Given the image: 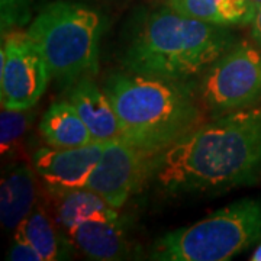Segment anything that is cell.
Listing matches in <instances>:
<instances>
[{"instance_id": "cell-1", "label": "cell", "mask_w": 261, "mask_h": 261, "mask_svg": "<svg viewBox=\"0 0 261 261\" xmlns=\"http://www.w3.org/2000/svg\"><path fill=\"white\" fill-rule=\"evenodd\" d=\"M261 171V108L205 122L168 147L154 174L171 193L216 192L251 185Z\"/></svg>"}, {"instance_id": "cell-2", "label": "cell", "mask_w": 261, "mask_h": 261, "mask_svg": "<svg viewBox=\"0 0 261 261\" xmlns=\"http://www.w3.org/2000/svg\"><path fill=\"white\" fill-rule=\"evenodd\" d=\"M122 126V140L152 155L205 123V108L196 86L141 73H115L106 79Z\"/></svg>"}, {"instance_id": "cell-3", "label": "cell", "mask_w": 261, "mask_h": 261, "mask_svg": "<svg viewBox=\"0 0 261 261\" xmlns=\"http://www.w3.org/2000/svg\"><path fill=\"white\" fill-rule=\"evenodd\" d=\"M235 44L229 28L189 18L167 6L151 13L135 32L122 63L129 73L187 82L203 74Z\"/></svg>"}, {"instance_id": "cell-4", "label": "cell", "mask_w": 261, "mask_h": 261, "mask_svg": "<svg viewBox=\"0 0 261 261\" xmlns=\"http://www.w3.org/2000/svg\"><path fill=\"white\" fill-rule=\"evenodd\" d=\"M100 28L102 19L96 10L58 0L41 9L27 32L45 60L51 77L73 86L97 74Z\"/></svg>"}, {"instance_id": "cell-5", "label": "cell", "mask_w": 261, "mask_h": 261, "mask_svg": "<svg viewBox=\"0 0 261 261\" xmlns=\"http://www.w3.org/2000/svg\"><path fill=\"white\" fill-rule=\"evenodd\" d=\"M261 241V202L244 199L159 238L152 260L226 261Z\"/></svg>"}, {"instance_id": "cell-6", "label": "cell", "mask_w": 261, "mask_h": 261, "mask_svg": "<svg viewBox=\"0 0 261 261\" xmlns=\"http://www.w3.org/2000/svg\"><path fill=\"white\" fill-rule=\"evenodd\" d=\"M196 90L214 118L260 103L261 48L237 42L200 75Z\"/></svg>"}, {"instance_id": "cell-7", "label": "cell", "mask_w": 261, "mask_h": 261, "mask_svg": "<svg viewBox=\"0 0 261 261\" xmlns=\"http://www.w3.org/2000/svg\"><path fill=\"white\" fill-rule=\"evenodd\" d=\"M51 73L28 32H9L0 51L2 108L29 111L47 90Z\"/></svg>"}, {"instance_id": "cell-8", "label": "cell", "mask_w": 261, "mask_h": 261, "mask_svg": "<svg viewBox=\"0 0 261 261\" xmlns=\"http://www.w3.org/2000/svg\"><path fill=\"white\" fill-rule=\"evenodd\" d=\"M157 159L159 155L137 148L128 141H108L86 187L99 193L115 209H121L145 178L154 174Z\"/></svg>"}, {"instance_id": "cell-9", "label": "cell", "mask_w": 261, "mask_h": 261, "mask_svg": "<svg viewBox=\"0 0 261 261\" xmlns=\"http://www.w3.org/2000/svg\"><path fill=\"white\" fill-rule=\"evenodd\" d=\"M105 145L106 142L93 141L75 148L38 149L32 160L35 173L53 195L86 187L102 157Z\"/></svg>"}, {"instance_id": "cell-10", "label": "cell", "mask_w": 261, "mask_h": 261, "mask_svg": "<svg viewBox=\"0 0 261 261\" xmlns=\"http://www.w3.org/2000/svg\"><path fill=\"white\" fill-rule=\"evenodd\" d=\"M68 100L89 128L93 141L108 142L122 140V126L111 99L105 90L93 83L92 77H84L70 86Z\"/></svg>"}, {"instance_id": "cell-11", "label": "cell", "mask_w": 261, "mask_h": 261, "mask_svg": "<svg viewBox=\"0 0 261 261\" xmlns=\"http://www.w3.org/2000/svg\"><path fill=\"white\" fill-rule=\"evenodd\" d=\"M37 180L28 166H16L2 178L0 221L5 229L13 231L35 207Z\"/></svg>"}, {"instance_id": "cell-12", "label": "cell", "mask_w": 261, "mask_h": 261, "mask_svg": "<svg viewBox=\"0 0 261 261\" xmlns=\"http://www.w3.org/2000/svg\"><path fill=\"white\" fill-rule=\"evenodd\" d=\"M56 218L65 232L74 231L79 225L90 221H118V212L99 193L89 187L71 189L57 193Z\"/></svg>"}, {"instance_id": "cell-13", "label": "cell", "mask_w": 261, "mask_h": 261, "mask_svg": "<svg viewBox=\"0 0 261 261\" xmlns=\"http://www.w3.org/2000/svg\"><path fill=\"white\" fill-rule=\"evenodd\" d=\"M75 247L92 260H122L129 252L119 221H90L70 233Z\"/></svg>"}, {"instance_id": "cell-14", "label": "cell", "mask_w": 261, "mask_h": 261, "mask_svg": "<svg viewBox=\"0 0 261 261\" xmlns=\"http://www.w3.org/2000/svg\"><path fill=\"white\" fill-rule=\"evenodd\" d=\"M39 132L53 148H75L93 142L90 130L68 99L48 108L39 122Z\"/></svg>"}, {"instance_id": "cell-15", "label": "cell", "mask_w": 261, "mask_h": 261, "mask_svg": "<svg viewBox=\"0 0 261 261\" xmlns=\"http://www.w3.org/2000/svg\"><path fill=\"white\" fill-rule=\"evenodd\" d=\"M167 6L180 15L224 28L251 23L257 9L251 0H167Z\"/></svg>"}, {"instance_id": "cell-16", "label": "cell", "mask_w": 261, "mask_h": 261, "mask_svg": "<svg viewBox=\"0 0 261 261\" xmlns=\"http://www.w3.org/2000/svg\"><path fill=\"white\" fill-rule=\"evenodd\" d=\"M15 235L28 241L39 252L42 261L63 258L60 233L56 224L41 206H35L34 211L19 224L15 229Z\"/></svg>"}, {"instance_id": "cell-17", "label": "cell", "mask_w": 261, "mask_h": 261, "mask_svg": "<svg viewBox=\"0 0 261 261\" xmlns=\"http://www.w3.org/2000/svg\"><path fill=\"white\" fill-rule=\"evenodd\" d=\"M29 126L28 111L2 108L0 113V144L2 155L18 154Z\"/></svg>"}, {"instance_id": "cell-18", "label": "cell", "mask_w": 261, "mask_h": 261, "mask_svg": "<svg viewBox=\"0 0 261 261\" xmlns=\"http://www.w3.org/2000/svg\"><path fill=\"white\" fill-rule=\"evenodd\" d=\"M34 0H0V22L2 32H10L29 23L32 18Z\"/></svg>"}, {"instance_id": "cell-19", "label": "cell", "mask_w": 261, "mask_h": 261, "mask_svg": "<svg viewBox=\"0 0 261 261\" xmlns=\"http://www.w3.org/2000/svg\"><path fill=\"white\" fill-rule=\"evenodd\" d=\"M6 258L12 261H42L39 252L28 241L18 235H15L13 238V244L10 245Z\"/></svg>"}, {"instance_id": "cell-20", "label": "cell", "mask_w": 261, "mask_h": 261, "mask_svg": "<svg viewBox=\"0 0 261 261\" xmlns=\"http://www.w3.org/2000/svg\"><path fill=\"white\" fill-rule=\"evenodd\" d=\"M251 34L255 44L261 48V5L257 6L254 18L251 20Z\"/></svg>"}, {"instance_id": "cell-21", "label": "cell", "mask_w": 261, "mask_h": 261, "mask_svg": "<svg viewBox=\"0 0 261 261\" xmlns=\"http://www.w3.org/2000/svg\"><path fill=\"white\" fill-rule=\"evenodd\" d=\"M251 261H261V244L254 250V252H252Z\"/></svg>"}, {"instance_id": "cell-22", "label": "cell", "mask_w": 261, "mask_h": 261, "mask_svg": "<svg viewBox=\"0 0 261 261\" xmlns=\"http://www.w3.org/2000/svg\"><path fill=\"white\" fill-rule=\"evenodd\" d=\"M251 3L255 6V8H257V6H260L261 5V0H251Z\"/></svg>"}]
</instances>
